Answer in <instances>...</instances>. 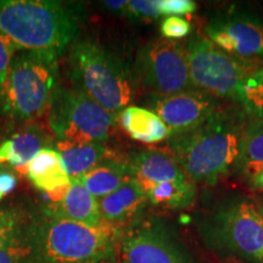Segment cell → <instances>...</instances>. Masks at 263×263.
I'll return each instance as SVG.
<instances>
[{
    "label": "cell",
    "mask_w": 263,
    "mask_h": 263,
    "mask_svg": "<svg viewBox=\"0 0 263 263\" xmlns=\"http://www.w3.org/2000/svg\"><path fill=\"white\" fill-rule=\"evenodd\" d=\"M16 183L17 180H16L14 173L4 168L0 163V201L15 189Z\"/></svg>",
    "instance_id": "cell-29"
},
{
    "label": "cell",
    "mask_w": 263,
    "mask_h": 263,
    "mask_svg": "<svg viewBox=\"0 0 263 263\" xmlns=\"http://www.w3.org/2000/svg\"><path fill=\"white\" fill-rule=\"evenodd\" d=\"M57 51L24 50L16 55L0 90V110L16 120L41 116L50 106L59 87Z\"/></svg>",
    "instance_id": "cell-5"
},
{
    "label": "cell",
    "mask_w": 263,
    "mask_h": 263,
    "mask_svg": "<svg viewBox=\"0 0 263 263\" xmlns=\"http://www.w3.org/2000/svg\"><path fill=\"white\" fill-rule=\"evenodd\" d=\"M88 263H120L118 258H106V259H99V261H93Z\"/></svg>",
    "instance_id": "cell-32"
},
{
    "label": "cell",
    "mask_w": 263,
    "mask_h": 263,
    "mask_svg": "<svg viewBox=\"0 0 263 263\" xmlns=\"http://www.w3.org/2000/svg\"><path fill=\"white\" fill-rule=\"evenodd\" d=\"M259 210H261V213H262V216H263V206L262 205L259 206Z\"/></svg>",
    "instance_id": "cell-33"
},
{
    "label": "cell",
    "mask_w": 263,
    "mask_h": 263,
    "mask_svg": "<svg viewBox=\"0 0 263 263\" xmlns=\"http://www.w3.org/2000/svg\"><path fill=\"white\" fill-rule=\"evenodd\" d=\"M16 50H20L17 45L0 32V90L4 87L8 78L10 66L14 60Z\"/></svg>",
    "instance_id": "cell-25"
},
{
    "label": "cell",
    "mask_w": 263,
    "mask_h": 263,
    "mask_svg": "<svg viewBox=\"0 0 263 263\" xmlns=\"http://www.w3.org/2000/svg\"><path fill=\"white\" fill-rule=\"evenodd\" d=\"M206 38L239 60H263V22L246 15L215 18L205 28Z\"/></svg>",
    "instance_id": "cell-11"
},
{
    "label": "cell",
    "mask_w": 263,
    "mask_h": 263,
    "mask_svg": "<svg viewBox=\"0 0 263 263\" xmlns=\"http://www.w3.org/2000/svg\"><path fill=\"white\" fill-rule=\"evenodd\" d=\"M26 172L33 185L47 194L67 188L71 184L61 154L51 147L43 149L26 166Z\"/></svg>",
    "instance_id": "cell-16"
},
{
    "label": "cell",
    "mask_w": 263,
    "mask_h": 263,
    "mask_svg": "<svg viewBox=\"0 0 263 263\" xmlns=\"http://www.w3.org/2000/svg\"><path fill=\"white\" fill-rule=\"evenodd\" d=\"M235 166L249 180L263 171V120L244 128Z\"/></svg>",
    "instance_id": "cell-22"
},
{
    "label": "cell",
    "mask_w": 263,
    "mask_h": 263,
    "mask_svg": "<svg viewBox=\"0 0 263 263\" xmlns=\"http://www.w3.org/2000/svg\"><path fill=\"white\" fill-rule=\"evenodd\" d=\"M26 241L24 219L12 210H0V249Z\"/></svg>",
    "instance_id": "cell-23"
},
{
    "label": "cell",
    "mask_w": 263,
    "mask_h": 263,
    "mask_svg": "<svg viewBox=\"0 0 263 263\" xmlns=\"http://www.w3.org/2000/svg\"><path fill=\"white\" fill-rule=\"evenodd\" d=\"M103 4L105 8L114 12H121V14L127 12V0H107V2H104Z\"/></svg>",
    "instance_id": "cell-30"
},
{
    "label": "cell",
    "mask_w": 263,
    "mask_h": 263,
    "mask_svg": "<svg viewBox=\"0 0 263 263\" xmlns=\"http://www.w3.org/2000/svg\"><path fill=\"white\" fill-rule=\"evenodd\" d=\"M121 230L106 223L89 227L43 213L26 226L33 263H88L118 258Z\"/></svg>",
    "instance_id": "cell-2"
},
{
    "label": "cell",
    "mask_w": 263,
    "mask_h": 263,
    "mask_svg": "<svg viewBox=\"0 0 263 263\" xmlns=\"http://www.w3.org/2000/svg\"><path fill=\"white\" fill-rule=\"evenodd\" d=\"M126 14L134 20H155L161 16L157 0L128 2Z\"/></svg>",
    "instance_id": "cell-24"
},
{
    "label": "cell",
    "mask_w": 263,
    "mask_h": 263,
    "mask_svg": "<svg viewBox=\"0 0 263 263\" xmlns=\"http://www.w3.org/2000/svg\"><path fill=\"white\" fill-rule=\"evenodd\" d=\"M242 132L236 115L218 108L202 126L171 137L170 154L192 182L215 185L235 166Z\"/></svg>",
    "instance_id": "cell-1"
},
{
    "label": "cell",
    "mask_w": 263,
    "mask_h": 263,
    "mask_svg": "<svg viewBox=\"0 0 263 263\" xmlns=\"http://www.w3.org/2000/svg\"><path fill=\"white\" fill-rule=\"evenodd\" d=\"M161 16H182L193 14L196 10V3L193 0H157Z\"/></svg>",
    "instance_id": "cell-27"
},
{
    "label": "cell",
    "mask_w": 263,
    "mask_h": 263,
    "mask_svg": "<svg viewBox=\"0 0 263 263\" xmlns=\"http://www.w3.org/2000/svg\"><path fill=\"white\" fill-rule=\"evenodd\" d=\"M120 263H192L172 238L151 223H134L118 239Z\"/></svg>",
    "instance_id": "cell-10"
},
{
    "label": "cell",
    "mask_w": 263,
    "mask_h": 263,
    "mask_svg": "<svg viewBox=\"0 0 263 263\" xmlns=\"http://www.w3.org/2000/svg\"><path fill=\"white\" fill-rule=\"evenodd\" d=\"M215 241L249 263H263V216L251 199L227 203L213 217Z\"/></svg>",
    "instance_id": "cell-9"
},
{
    "label": "cell",
    "mask_w": 263,
    "mask_h": 263,
    "mask_svg": "<svg viewBox=\"0 0 263 263\" xmlns=\"http://www.w3.org/2000/svg\"><path fill=\"white\" fill-rule=\"evenodd\" d=\"M58 147L70 178H77L103 161L114 156L112 151L108 149L105 143L59 145Z\"/></svg>",
    "instance_id": "cell-20"
},
{
    "label": "cell",
    "mask_w": 263,
    "mask_h": 263,
    "mask_svg": "<svg viewBox=\"0 0 263 263\" xmlns=\"http://www.w3.org/2000/svg\"><path fill=\"white\" fill-rule=\"evenodd\" d=\"M83 185L95 199L100 200L114 193L122 184L130 179L129 167L127 161L110 157L78 177Z\"/></svg>",
    "instance_id": "cell-18"
},
{
    "label": "cell",
    "mask_w": 263,
    "mask_h": 263,
    "mask_svg": "<svg viewBox=\"0 0 263 263\" xmlns=\"http://www.w3.org/2000/svg\"><path fill=\"white\" fill-rule=\"evenodd\" d=\"M143 189L150 203L171 210L186 209L195 201L197 194L196 184L189 178L154 184Z\"/></svg>",
    "instance_id": "cell-21"
},
{
    "label": "cell",
    "mask_w": 263,
    "mask_h": 263,
    "mask_svg": "<svg viewBox=\"0 0 263 263\" xmlns=\"http://www.w3.org/2000/svg\"><path fill=\"white\" fill-rule=\"evenodd\" d=\"M192 31V25L185 18L178 17V16H171L166 17L161 24V33L162 37L171 41L184 38Z\"/></svg>",
    "instance_id": "cell-26"
},
{
    "label": "cell",
    "mask_w": 263,
    "mask_h": 263,
    "mask_svg": "<svg viewBox=\"0 0 263 263\" xmlns=\"http://www.w3.org/2000/svg\"><path fill=\"white\" fill-rule=\"evenodd\" d=\"M47 137L37 127H28L0 144V163L24 167L31 162L43 149Z\"/></svg>",
    "instance_id": "cell-19"
},
{
    "label": "cell",
    "mask_w": 263,
    "mask_h": 263,
    "mask_svg": "<svg viewBox=\"0 0 263 263\" xmlns=\"http://www.w3.org/2000/svg\"><path fill=\"white\" fill-rule=\"evenodd\" d=\"M250 182H251L252 186H254L255 189H258L261 190V192H263V171L261 173H258L257 176L254 177Z\"/></svg>",
    "instance_id": "cell-31"
},
{
    "label": "cell",
    "mask_w": 263,
    "mask_h": 263,
    "mask_svg": "<svg viewBox=\"0 0 263 263\" xmlns=\"http://www.w3.org/2000/svg\"><path fill=\"white\" fill-rule=\"evenodd\" d=\"M42 212L89 227L104 224L99 201L88 192L78 177L71 178L70 189L61 201L48 203Z\"/></svg>",
    "instance_id": "cell-14"
},
{
    "label": "cell",
    "mask_w": 263,
    "mask_h": 263,
    "mask_svg": "<svg viewBox=\"0 0 263 263\" xmlns=\"http://www.w3.org/2000/svg\"><path fill=\"white\" fill-rule=\"evenodd\" d=\"M118 118L123 129L140 143L155 144L171 138L168 127L154 111L147 108L128 106Z\"/></svg>",
    "instance_id": "cell-17"
},
{
    "label": "cell",
    "mask_w": 263,
    "mask_h": 263,
    "mask_svg": "<svg viewBox=\"0 0 263 263\" xmlns=\"http://www.w3.org/2000/svg\"><path fill=\"white\" fill-rule=\"evenodd\" d=\"M73 89L80 90L115 117L133 99L129 71L122 61L90 39L74 43L68 57Z\"/></svg>",
    "instance_id": "cell-4"
},
{
    "label": "cell",
    "mask_w": 263,
    "mask_h": 263,
    "mask_svg": "<svg viewBox=\"0 0 263 263\" xmlns=\"http://www.w3.org/2000/svg\"><path fill=\"white\" fill-rule=\"evenodd\" d=\"M0 263H33L27 242L0 249Z\"/></svg>",
    "instance_id": "cell-28"
},
{
    "label": "cell",
    "mask_w": 263,
    "mask_h": 263,
    "mask_svg": "<svg viewBox=\"0 0 263 263\" xmlns=\"http://www.w3.org/2000/svg\"><path fill=\"white\" fill-rule=\"evenodd\" d=\"M130 177L141 188L171 180L185 179L188 177L170 153L156 149L140 150L127 161Z\"/></svg>",
    "instance_id": "cell-15"
},
{
    "label": "cell",
    "mask_w": 263,
    "mask_h": 263,
    "mask_svg": "<svg viewBox=\"0 0 263 263\" xmlns=\"http://www.w3.org/2000/svg\"><path fill=\"white\" fill-rule=\"evenodd\" d=\"M185 51L193 87L213 98L242 103L246 83L257 67L227 54L206 37L190 39Z\"/></svg>",
    "instance_id": "cell-6"
},
{
    "label": "cell",
    "mask_w": 263,
    "mask_h": 263,
    "mask_svg": "<svg viewBox=\"0 0 263 263\" xmlns=\"http://www.w3.org/2000/svg\"><path fill=\"white\" fill-rule=\"evenodd\" d=\"M150 106L168 127L171 137L196 129L218 110L216 99L201 90L155 97Z\"/></svg>",
    "instance_id": "cell-12"
},
{
    "label": "cell",
    "mask_w": 263,
    "mask_h": 263,
    "mask_svg": "<svg viewBox=\"0 0 263 263\" xmlns=\"http://www.w3.org/2000/svg\"><path fill=\"white\" fill-rule=\"evenodd\" d=\"M136 72L139 83L156 97L177 94L193 87L185 45L163 37L141 48Z\"/></svg>",
    "instance_id": "cell-8"
},
{
    "label": "cell",
    "mask_w": 263,
    "mask_h": 263,
    "mask_svg": "<svg viewBox=\"0 0 263 263\" xmlns=\"http://www.w3.org/2000/svg\"><path fill=\"white\" fill-rule=\"evenodd\" d=\"M77 6L51 0L0 2V32L20 50L61 52L78 32Z\"/></svg>",
    "instance_id": "cell-3"
},
{
    "label": "cell",
    "mask_w": 263,
    "mask_h": 263,
    "mask_svg": "<svg viewBox=\"0 0 263 263\" xmlns=\"http://www.w3.org/2000/svg\"><path fill=\"white\" fill-rule=\"evenodd\" d=\"M147 202L149 200L140 184L130 178L114 193L99 200L101 219L107 226L122 232L137 223Z\"/></svg>",
    "instance_id": "cell-13"
},
{
    "label": "cell",
    "mask_w": 263,
    "mask_h": 263,
    "mask_svg": "<svg viewBox=\"0 0 263 263\" xmlns=\"http://www.w3.org/2000/svg\"><path fill=\"white\" fill-rule=\"evenodd\" d=\"M49 127L59 145L105 143L116 127L117 117L73 88H59L52 98Z\"/></svg>",
    "instance_id": "cell-7"
}]
</instances>
